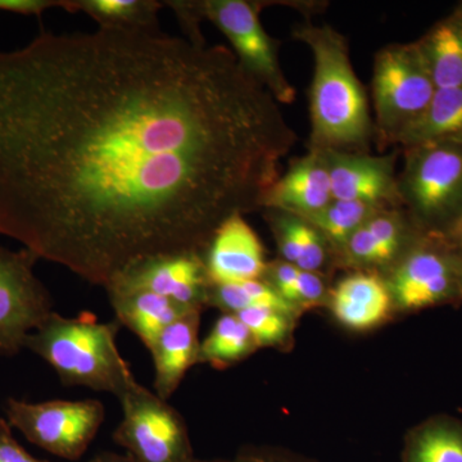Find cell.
<instances>
[{
    "label": "cell",
    "mask_w": 462,
    "mask_h": 462,
    "mask_svg": "<svg viewBox=\"0 0 462 462\" xmlns=\"http://www.w3.org/2000/svg\"><path fill=\"white\" fill-rule=\"evenodd\" d=\"M296 141L224 45L42 32L0 51V236L107 288L263 208Z\"/></svg>",
    "instance_id": "cell-1"
},
{
    "label": "cell",
    "mask_w": 462,
    "mask_h": 462,
    "mask_svg": "<svg viewBox=\"0 0 462 462\" xmlns=\"http://www.w3.org/2000/svg\"><path fill=\"white\" fill-rule=\"evenodd\" d=\"M293 36L314 56L310 89L311 149L366 153L375 126L345 36L329 25L310 23L294 27Z\"/></svg>",
    "instance_id": "cell-2"
},
{
    "label": "cell",
    "mask_w": 462,
    "mask_h": 462,
    "mask_svg": "<svg viewBox=\"0 0 462 462\" xmlns=\"http://www.w3.org/2000/svg\"><path fill=\"white\" fill-rule=\"evenodd\" d=\"M118 330L120 322H99L91 312L76 318L51 312L27 336L25 348L47 361L63 384L120 398L136 380L118 351Z\"/></svg>",
    "instance_id": "cell-3"
},
{
    "label": "cell",
    "mask_w": 462,
    "mask_h": 462,
    "mask_svg": "<svg viewBox=\"0 0 462 462\" xmlns=\"http://www.w3.org/2000/svg\"><path fill=\"white\" fill-rule=\"evenodd\" d=\"M437 88L419 42L391 44L375 56L373 105L375 130L393 143L430 106Z\"/></svg>",
    "instance_id": "cell-4"
},
{
    "label": "cell",
    "mask_w": 462,
    "mask_h": 462,
    "mask_svg": "<svg viewBox=\"0 0 462 462\" xmlns=\"http://www.w3.org/2000/svg\"><path fill=\"white\" fill-rule=\"evenodd\" d=\"M200 23L209 21L226 36L239 65L266 88L279 105L296 98L279 58V42L263 29L260 3L248 0H205L193 2Z\"/></svg>",
    "instance_id": "cell-5"
},
{
    "label": "cell",
    "mask_w": 462,
    "mask_h": 462,
    "mask_svg": "<svg viewBox=\"0 0 462 462\" xmlns=\"http://www.w3.org/2000/svg\"><path fill=\"white\" fill-rule=\"evenodd\" d=\"M123 420L114 434L136 462H194L180 413L138 382L118 398Z\"/></svg>",
    "instance_id": "cell-6"
},
{
    "label": "cell",
    "mask_w": 462,
    "mask_h": 462,
    "mask_svg": "<svg viewBox=\"0 0 462 462\" xmlns=\"http://www.w3.org/2000/svg\"><path fill=\"white\" fill-rule=\"evenodd\" d=\"M5 412L30 442L66 460L81 457L105 421V406L97 400L27 403L8 398Z\"/></svg>",
    "instance_id": "cell-7"
},
{
    "label": "cell",
    "mask_w": 462,
    "mask_h": 462,
    "mask_svg": "<svg viewBox=\"0 0 462 462\" xmlns=\"http://www.w3.org/2000/svg\"><path fill=\"white\" fill-rule=\"evenodd\" d=\"M398 191L400 199L428 223L454 215L462 207V143L407 148Z\"/></svg>",
    "instance_id": "cell-8"
},
{
    "label": "cell",
    "mask_w": 462,
    "mask_h": 462,
    "mask_svg": "<svg viewBox=\"0 0 462 462\" xmlns=\"http://www.w3.org/2000/svg\"><path fill=\"white\" fill-rule=\"evenodd\" d=\"M39 258L23 248L0 247V355H17L53 311V300L33 273Z\"/></svg>",
    "instance_id": "cell-9"
},
{
    "label": "cell",
    "mask_w": 462,
    "mask_h": 462,
    "mask_svg": "<svg viewBox=\"0 0 462 462\" xmlns=\"http://www.w3.org/2000/svg\"><path fill=\"white\" fill-rule=\"evenodd\" d=\"M211 285L202 254L180 252L145 258L117 276L106 291H148L185 309L202 310L208 303Z\"/></svg>",
    "instance_id": "cell-10"
},
{
    "label": "cell",
    "mask_w": 462,
    "mask_h": 462,
    "mask_svg": "<svg viewBox=\"0 0 462 462\" xmlns=\"http://www.w3.org/2000/svg\"><path fill=\"white\" fill-rule=\"evenodd\" d=\"M202 256L212 285L263 279L269 267L263 243L245 220V215H234L224 221L216 229Z\"/></svg>",
    "instance_id": "cell-11"
},
{
    "label": "cell",
    "mask_w": 462,
    "mask_h": 462,
    "mask_svg": "<svg viewBox=\"0 0 462 462\" xmlns=\"http://www.w3.org/2000/svg\"><path fill=\"white\" fill-rule=\"evenodd\" d=\"M329 166L331 197L384 207L400 199L393 157L356 152L322 151Z\"/></svg>",
    "instance_id": "cell-12"
},
{
    "label": "cell",
    "mask_w": 462,
    "mask_h": 462,
    "mask_svg": "<svg viewBox=\"0 0 462 462\" xmlns=\"http://www.w3.org/2000/svg\"><path fill=\"white\" fill-rule=\"evenodd\" d=\"M457 264L451 257L433 249L413 252L398 267L392 293L404 310L436 306L460 288Z\"/></svg>",
    "instance_id": "cell-13"
},
{
    "label": "cell",
    "mask_w": 462,
    "mask_h": 462,
    "mask_svg": "<svg viewBox=\"0 0 462 462\" xmlns=\"http://www.w3.org/2000/svg\"><path fill=\"white\" fill-rule=\"evenodd\" d=\"M331 200L327 156L322 151L311 149L276 180L264 197L263 208L307 218L322 211Z\"/></svg>",
    "instance_id": "cell-14"
},
{
    "label": "cell",
    "mask_w": 462,
    "mask_h": 462,
    "mask_svg": "<svg viewBox=\"0 0 462 462\" xmlns=\"http://www.w3.org/2000/svg\"><path fill=\"white\" fill-rule=\"evenodd\" d=\"M200 312L196 310L173 322L149 349L156 375L154 389L162 400L172 396L188 370L199 363Z\"/></svg>",
    "instance_id": "cell-15"
},
{
    "label": "cell",
    "mask_w": 462,
    "mask_h": 462,
    "mask_svg": "<svg viewBox=\"0 0 462 462\" xmlns=\"http://www.w3.org/2000/svg\"><path fill=\"white\" fill-rule=\"evenodd\" d=\"M392 293L382 279L358 273L338 282L331 294V311L346 328L366 330L387 319Z\"/></svg>",
    "instance_id": "cell-16"
},
{
    "label": "cell",
    "mask_w": 462,
    "mask_h": 462,
    "mask_svg": "<svg viewBox=\"0 0 462 462\" xmlns=\"http://www.w3.org/2000/svg\"><path fill=\"white\" fill-rule=\"evenodd\" d=\"M107 293L118 322L135 333L148 349L166 328L196 311L148 291L108 289Z\"/></svg>",
    "instance_id": "cell-17"
},
{
    "label": "cell",
    "mask_w": 462,
    "mask_h": 462,
    "mask_svg": "<svg viewBox=\"0 0 462 462\" xmlns=\"http://www.w3.org/2000/svg\"><path fill=\"white\" fill-rule=\"evenodd\" d=\"M393 142L406 148L440 142L462 143V87L437 89L427 109Z\"/></svg>",
    "instance_id": "cell-18"
},
{
    "label": "cell",
    "mask_w": 462,
    "mask_h": 462,
    "mask_svg": "<svg viewBox=\"0 0 462 462\" xmlns=\"http://www.w3.org/2000/svg\"><path fill=\"white\" fill-rule=\"evenodd\" d=\"M418 42L437 89L462 87V16L442 21Z\"/></svg>",
    "instance_id": "cell-19"
},
{
    "label": "cell",
    "mask_w": 462,
    "mask_h": 462,
    "mask_svg": "<svg viewBox=\"0 0 462 462\" xmlns=\"http://www.w3.org/2000/svg\"><path fill=\"white\" fill-rule=\"evenodd\" d=\"M163 2L152 0H63L67 12H83L99 27L158 29L157 14Z\"/></svg>",
    "instance_id": "cell-20"
},
{
    "label": "cell",
    "mask_w": 462,
    "mask_h": 462,
    "mask_svg": "<svg viewBox=\"0 0 462 462\" xmlns=\"http://www.w3.org/2000/svg\"><path fill=\"white\" fill-rule=\"evenodd\" d=\"M257 343L238 316L225 314L199 345V363L214 367L236 364L257 348Z\"/></svg>",
    "instance_id": "cell-21"
},
{
    "label": "cell",
    "mask_w": 462,
    "mask_h": 462,
    "mask_svg": "<svg viewBox=\"0 0 462 462\" xmlns=\"http://www.w3.org/2000/svg\"><path fill=\"white\" fill-rule=\"evenodd\" d=\"M404 462H462V424L434 420L422 425L407 442Z\"/></svg>",
    "instance_id": "cell-22"
},
{
    "label": "cell",
    "mask_w": 462,
    "mask_h": 462,
    "mask_svg": "<svg viewBox=\"0 0 462 462\" xmlns=\"http://www.w3.org/2000/svg\"><path fill=\"white\" fill-rule=\"evenodd\" d=\"M383 208L373 203L333 199L322 211L303 220L311 224L324 238L345 247L352 234Z\"/></svg>",
    "instance_id": "cell-23"
},
{
    "label": "cell",
    "mask_w": 462,
    "mask_h": 462,
    "mask_svg": "<svg viewBox=\"0 0 462 462\" xmlns=\"http://www.w3.org/2000/svg\"><path fill=\"white\" fill-rule=\"evenodd\" d=\"M208 303L223 309L226 314H238L252 307H270L291 315L293 303L288 302L276 289L263 279L236 282V284L211 285Z\"/></svg>",
    "instance_id": "cell-24"
},
{
    "label": "cell",
    "mask_w": 462,
    "mask_h": 462,
    "mask_svg": "<svg viewBox=\"0 0 462 462\" xmlns=\"http://www.w3.org/2000/svg\"><path fill=\"white\" fill-rule=\"evenodd\" d=\"M234 315L245 325L257 346H276L287 338L289 320L285 312L270 307H252Z\"/></svg>",
    "instance_id": "cell-25"
},
{
    "label": "cell",
    "mask_w": 462,
    "mask_h": 462,
    "mask_svg": "<svg viewBox=\"0 0 462 462\" xmlns=\"http://www.w3.org/2000/svg\"><path fill=\"white\" fill-rule=\"evenodd\" d=\"M327 257L325 238L306 220L300 218V254L296 266L303 272L316 273Z\"/></svg>",
    "instance_id": "cell-26"
},
{
    "label": "cell",
    "mask_w": 462,
    "mask_h": 462,
    "mask_svg": "<svg viewBox=\"0 0 462 462\" xmlns=\"http://www.w3.org/2000/svg\"><path fill=\"white\" fill-rule=\"evenodd\" d=\"M345 248L348 251L349 256L357 263L383 264L392 260L387 252L380 247L365 224L352 234Z\"/></svg>",
    "instance_id": "cell-27"
},
{
    "label": "cell",
    "mask_w": 462,
    "mask_h": 462,
    "mask_svg": "<svg viewBox=\"0 0 462 462\" xmlns=\"http://www.w3.org/2000/svg\"><path fill=\"white\" fill-rule=\"evenodd\" d=\"M367 229L379 243L380 247L393 258L396 256L401 245V224L396 216L380 211L374 215L366 224Z\"/></svg>",
    "instance_id": "cell-28"
},
{
    "label": "cell",
    "mask_w": 462,
    "mask_h": 462,
    "mask_svg": "<svg viewBox=\"0 0 462 462\" xmlns=\"http://www.w3.org/2000/svg\"><path fill=\"white\" fill-rule=\"evenodd\" d=\"M324 282L316 273L303 272L300 269L293 289H291L289 302L300 305H312L324 297Z\"/></svg>",
    "instance_id": "cell-29"
},
{
    "label": "cell",
    "mask_w": 462,
    "mask_h": 462,
    "mask_svg": "<svg viewBox=\"0 0 462 462\" xmlns=\"http://www.w3.org/2000/svg\"><path fill=\"white\" fill-rule=\"evenodd\" d=\"M0 462H50L33 457L14 439L11 425L0 419Z\"/></svg>",
    "instance_id": "cell-30"
},
{
    "label": "cell",
    "mask_w": 462,
    "mask_h": 462,
    "mask_svg": "<svg viewBox=\"0 0 462 462\" xmlns=\"http://www.w3.org/2000/svg\"><path fill=\"white\" fill-rule=\"evenodd\" d=\"M53 7H63L62 2L51 0H0V11L25 16H41L42 12Z\"/></svg>",
    "instance_id": "cell-31"
},
{
    "label": "cell",
    "mask_w": 462,
    "mask_h": 462,
    "mask_svg": "<svg viewBox=\"0 0 462 462\" xmlns=\"http://www.w3.org/2000/svg\"><path fill=\"white\" fill-rule=\"evenodd\" d=\"M89 462H136L134 460L132 456L129 455H118L114 452H102V454L97 455L96 457L91 458Z\"/></svg>",
    "instance_id": "cell-32"
},
{
    "label": "cell",
    "mask_w": 462,
    "mask_h": 462,
    "mask_svg": "<svg viewBox=\"0 0 462 462\" xmlns=\"http://www.w3.org/2000/svg\"><path fill=\"white\" fill-rule=\"evenodd\" d=\"M452 234H454L456 243L462 247V215L458 218L457 223H456Z\"/></svg>",
    "instance_id": "cell-33"
},
{
    "label": "cell",
    "mask_w": 462,
    "mask_h": 462,
    "mask_svg": "<svg viewBox=\"0 0 462 462\" xmlns=\"http://www.w3.org/2000/svg\"><path fill=\"white\" fill-rule=\"evenodd\" d=\"M258 462H293L285 460V458H278V457H260V456H256Z\"/></svg>",
    "instance_id": "cell-34"
},
{
    "label": "cell",
    "mask_w": 462,
    "mask_h": 462,
    "mask_svg": "<svg viewBox=\"0 0 462 462\" xmlns=\"http://www.w3.org/2000/svg\"><path fill=\"white\" fill-rule=\"evenodd\" d=\"M234 462H258L256 456H245V457H240L238 460Z\"/></svg>",
    "instance_id": "cell-35"
},
{
    "label": "cell",
    "mask_w": 462,
    "mask_h": 462,
    "mask_svg": "<svg viewBox=\"0 0 462 462\" xmlns=\"http://www.w3.org/2000/svg\"><path fill=\"white\" fill-rule=\"evenodd\" d=\"M194 462H205V461H196V460H194ZM208 462H223V461H208Z\"/></svg>",
    "instance_id": "cell-36"
},
{
    "label": "cell",
    "mask_w": 462,
    "mask_h": 462,
    "mask_svg": "<svg viewBox=\"0 0 462 462\" xmlns=\"http://www.w3.org/2000/svg\"><path fill=\"white\" fill-rule=\"evenodd\" d=\"M460 289H461V293H462V278H461V282H460Z\"/></svg>",
    "instance_id": "cell-37"
},
{
    "label": "cell",
    "mask_w": 462,
    "mask_h": 462,
    "mask_svg": "<svg viewBox=\"0 0 462 462\" xmlns=\"http://www.w3.org/2000/svg\"><path fill=\"white\" fill-rule=\"evenodd\" d=\"M462 215V214H461Z\"/></svg>",
    "instance_id": "cell-38"
}]
</instances>
